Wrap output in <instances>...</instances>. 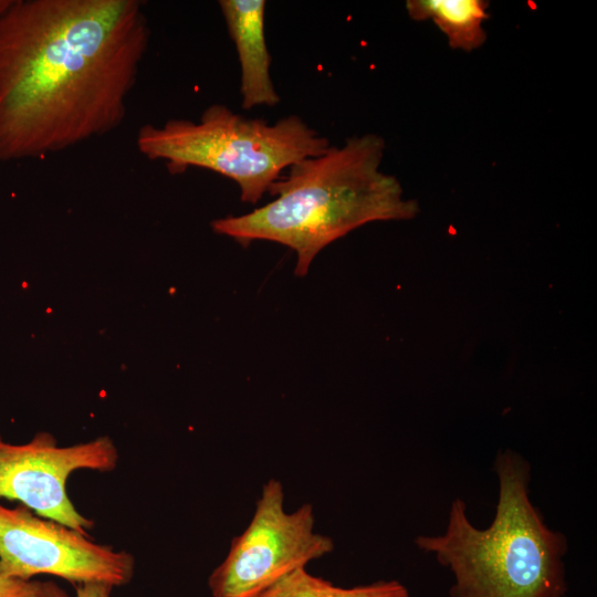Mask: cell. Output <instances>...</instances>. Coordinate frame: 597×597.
I'll return each mask as SVG.
<instances>
[{
  "label": "cell",
  "instance_id": "6da1fadb",
  "mask_svg": "<svg viewBox=\"0 0 597 597\" xmlns=\"http://www.w3.org/2000/svg\"><path fill=\"white\" fill-rule=\"evenodd\" d=\"M149 41L139 0H13L0 17V164L118 128Z\"/></svg>",
  "mask_w": 597,
  "mask_h": 597
},
{
  "label": "cell",
  "instance_id": "7a4b0ae2",
  "mask_svg": "<svg viewBox=\"0 0 597 597\" xmlns=\"http://www.w3.org/2000/svg\"><path fill=\"white\" fill-rule=\"evenodd\" d=\"M384 151L385 140L374 134L331 145L322 155L290 166L269 189L274 200L242 216L216 219L211 227L243 245L265 240L292 249L295 274L303 276L322 249L348 232L419 212L398 179L380 169Z\"/></svg>",
  "mask_w": 597,
  "mask_h": 597
},
{
  "label": "cell",
  "instance_id": "3957f363",
  "mask_svg": "<svg viewBox=\"0 0 597 597\" xmlns=\"http://www.w3.org/2000/svg\"><path fill=\"white\" fill-rule=\"evenodd\" d=\"M494 470L499 500L489 527L476 528L455 499L444 533L417 536L415 544L452 572L451 597H563L567 538L533 505L528 462L507 449L498 452Z\"/></svg>",
  "mask_w": 597,
  "mask_h": 597
},
{
  "label": "cell",
  "instance_id": "277c9868",
  "mask_svg": "<svg viewBox=\"0 0 597 597\" xmlns=\"http://www.w3.org/2000/svg\"><path fill=\"white\" fill-rule=\"evenodd\" d=\"M327 137L291 115L269 124L212 104L198 122L172 118L145 124L136 135L138 151L164 161L170 174L189 167L209 169L238 184L243 202L256 203L281 172L293 164L322 155Z\"/></svg>",
  "mask_w": 597,
  "mask_h": 597
},
{
  "label": "cell",
  "instance_id": "5b68a950",
  "mask_svg": "<svg viewBox=\"0 0 597 597\" xmlns=\"http://www.w3.org/2000/svg\"><path fill=\"white\" fill-rule=\"evenodd\" d=\"M314 525L312 504L286 512L283 485L270 479L248 527L233 537L208 578L212 597H258L285 575L333 552V540L316 533Z\"/></svg>",
  "mask_w": 597,
  "mask_h": 597
},
{
  "label": "cell",
  "instance_id": "8992f818",
  "mask_svg": "<svg viewBox=\"0 0 597 597\" xmlns=\"http://www.w3.org/2000/svg\"><path fill=\"white\" fill-rule=\"evenodd\" d=\"M0 564L11 577L29 580L36 575L63 578L73 586L129 584L135 572L132 554L100 545L59 522L35 516L21 504H0Z\"/></svg>",
  "mask_w": 597,
  "mask_h": 597
},
{
  "label": "cell",
  "instance_id": "52a82bcc",
  "mask_svg": "<svg viewBox=\"0 0 597 597\" xmlns=\"http://www.w3.org/2000/svg\"><path fill=\"white\" fill-rule=\"evenodd\" d=\"M118 459L109 437L70 447L57 446L49 432H38L23 444H11L0 437V498L17 500L44 519L87 534L94 522L72 503L67 479L83 469L109 472Z\"/></svg>",
  "mask_w": 597,
  "mask_h": 597
},
{
  "label": "cell",
  "instance_id": "ba28073f",
  "mask_svg": "<svg viewBox=\"0 0 597 597\" xmlns=\"http://www.w3.org/2000/svg\"><path fill=\"white\" fill-rule=\"evenodd\" d=\"M264 0H220L219 7L241 66V106H273L280 102L270 74Z\"/></svg>",
  "mask_w": 597,
  "mask_h": 597
},
{
  "label": "cell",
  "instance_id": "9c48e42d",
  "mask_svg": "<svg viewBox=\"0 0 597 597\" xmlns=\"http://www.w3.org/2000/svg\"><path fill=\"white\" fill-rule=\"evenodd\" d=\"M484 0H408L406 10L415 21L431 20L446 35L450 48L470 52L486 41L489 19Z\"/></svg>",
  "mask_w": 597,
  "mask_h": 597
},
{
  "label": "cell",
  "instance_id": "30bf717a",
  "mask_svg": "<svg viewBox=\"0 0 597 597\" xmlns=\"http://www.w3.org/2000/svg\"><path fill=\"white\" fill-rule=\"evenodd\" d=\"M258 597H409V591L397 580L338 587L301 567L282 577Z\"/></svg>",
  "mask_w": 597,
  "mask_h": 597
},
{
  "label": "cell",
  "instance_id": "8fae6325",
  "mask_svg": "<svg viewBox=\"0 0 597 597\" xmlns=\"http://www.w3.org/2000/svg\"><path fill=\"white\" fill-rule=\"evenodd\" d=\"M53 582L25 580L8 576L0 564V597H52Z\"/></svg>",
  "mask_w": 597,
  "mask_h": 597
},
{
  "label": "cell",
  "instance_id": "7c38bea8",
  "mask_svg": "<svg viewBox=\"0 0 597 597\" xmlns=\"http://www.w3.org/2000/svg\"><path fill=\"white\" fill-rule=\"evenodd\" d=\"M113 586L105 583H84L74 585L75 597H111ZM52 597H69V595L56 586Z\"/></svg>",
  "mask_w": 597,
  "mask_h": 597
},
{
  "label": "cell",
  "instance_id": "4fadbf2b",
  "mask_svg": "<svg viewBox=\"0 0 597 597\" xmlns=\"http://www.w3.org/2000/svg\"><path fill=\"white\" fill-rule=\"evenodd\" d=\"M12 2L13 0H0V17L6 12Z\"/></svg>",
  "mask_w": 597,
  "mask_h": 597
}]
</instances>
